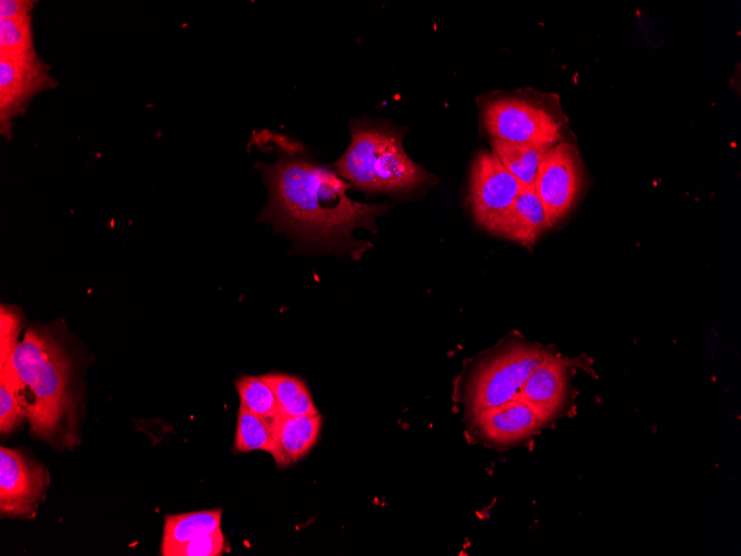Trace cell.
Wrapping results in <instances>:
<instances>
[{"label": "cell", "instance_id": "6da1fadb", "mask_svg": "<svg viewBox=\"0 0 741 556\" xmlns=\"http://www.w3.org/2000/svg\"><path fill=\"white\" fill-rule=\"evenodd\" d=\"M275 152L273 162H257L268 196L256 222L285 234L298 251L349 250L363 253L355 229L373 230L387 203L367 204L347 195L349 184L318 164L298 140L267 129L254 132L250 145Z\"/></svg>", "mask_w": 741, "mask_h": 556}, {"label": "cell", "instance_id": "7a4b0ae2", "mask_svg": "<svg viewBox=\"0 0 741 556\" xmlns=\"http://www.w3.org/2000/svg\"><path fill=\"white\" fill-rule=\"evenodd\" d=\"M11 364L32 432L50 438L71 425L69 361L48 332L29 327L18 342Z\"/></svg>", "mask_w": 741, "mask_h": 556}, {"label": "cell", "instance_id": "3957f363", "mask_svg": "<svg viewBox=\"0 0 741 556\" xmlns=\"http://www.w3.org/2000/svg\"><path fill=\"white\" fill-rule=\"evenodd\" d=\"M349 130V145L333 166L351 185L367 193L402 194L426 181V171L403 148L404 128L358 119Z\"/></svg>", "mask_w": 741, "mask_h": 556}, {"label": "cell", "instance_id": "277c9868", "mask_svg": "<svg viewBox=\"0 0 741 556\" xmlns=\"http://www.w3.org/2000/svg\"><path fill=\"white\" fill-rule=\"evenodd\" d=\"M487 132L496 139L551 148L561 138L556 119L545 109L515 98H504L484 110Z\"/></svg>", "mask_w": 741, "mask_h": 556}, {"label": "cell", "instance_id": "5b68a950", "mask_svg": "<svg viewBox=\"0 0 741 556\" xmlns=\"http://www.w3.org/2000/svg\"><path fill=\"white\" fill-rule=\"evenodd\" d=\"M521 188L494 152L480 151L471 166L468 195L478 225L494 233Z\"/></svg>", "mask_w": 741, "mask_h": 556}, {"label": "cell", "instance_id": "8992f818", "mask_svg": "<svg viewBox=\"0 0 741 556\" xmlns=\"http://www.w3.org/2000/svg\"><path fill=\"white\" fill-rule=\"evenodd\" d=\"M550 355L541 350L517 346L490 361L470 388L475 413L514 400L530 373Z\"/></svg>", "mask_w": 741, "mask_h": 556}, {"label": "cell", "instance_id": "52a82bcc", "mask_svg": "<svg viewBox=\"0 0 741 556\" xmlns=\"http://www.w3.org/2000/svg\"><path fill=\"white\" fill-rule=\"evenodd\" d=\"M58 81L39 55H0V133L10 139L14 121L24 114L30 101L53 89Z\"/></svg>", "mask_w": 741, "mask_h": 556}, {"label": "cell", "instance_id": "ba28073f", "mask_svg": "<svg viewBox=\"0 0 741 556\" xmlns=\"http://www.w3.org/2000/svg\"><path fill=\"white\" fill-rule=\"evenodd\" d=\"M534 186L545 210L547 228H551L569 212L581 186L580 162L571 144L556 143L547 150Z\"/></svg>", "mask_w": 741, "mask_h": 556}, {"label": "cell", "instance_id": "9c48e42d", "mask_svg": "<svg viewBox=\"0 0 741 556\" xmlns=\"http://www.w3.org/2000/svg\"><path fill=\"white\" fill-rule=\"evenodd\" d=\"M49 484L45 467L18 449L0 448V510L11 517L35 512Z\"/></svg>", "mask_w": 741, "mask_h": 556}, {"label": "cell", "instance_id": "30bf717a", "mask_svg": "<svg viewBox=\"0 0 741 556\" xmlns=\"http://www.w3.org/2000/svg\"><path fill=\"white\" fill-rule=\"evenodd\" d=\"M566 380L567 362L550 355L530 373L515 398L530 406L545 422L564 403Z\"/></svg>", "mask_w": 741, "mask_h": 556}, {"label": "cell", "instance_id": "8fae6325", "mask_svg": "<svg viewBox=\"0 0 741 556\" xmlns=\"http://www.w3.org/2000/svg\"><path fill=\"white\" fill-rule=\"evenodd\" d=\"M476 414L480 432L488 439L499 444L525 438L544 423L530 406L518 398Z\"/></svg>", "mask_w": 741, "mask_h": 556}, {"label": "cell", "instance_id": "7c38bea8", "mask_svg": "<svg viewBox=\"0 0 741 556\" xmlns=\"http://www.w3.org/2000/svg\"><path fill=\"white\" fill-rule=\"evenodd\" d=\"M545 229H547L545 210L531 184L522 185L493 234L530 246L536 243Z\"/></svg>", "mask_w": 741, "mask_h": 556}, {"label": "cell", "instance_id": "4fadbf2b", "mask_svg": "<svg viewBox=\"0 0 741 556\" xmlns=\"http://www.w3.org/2000/svg\"><path fill=\"white\" fill-rule=\"evenodd\" d=\"M323 417L284 416L275 426L276 454L274 459L278 465H288L305 456L316 444Z\"/></svg>", "mask_w": 741, "mask_h": 556}, {"label": "cell", "instance_id": "5bb4252c", "mask_svg": "<svg viewBox=\"0 0 741 556\" xmlns=\"http://www.w3.org/2000/svg\"><path fill=\"white\" fill-rule=\"evenodd\" d=\"M222 509L200 510L165 516L161 555L221 527Z\"/></svg>", "mask_w": 741, "mask_h": 556}, {"label": "cell", "instance_id": "9a60e30c", "mask_svg": "<svg viewBox=\"0 0 741 556\" xmlns=\"http://www.w3.org/2000/svg\"><path fill=\"white\" fill-rule=\"evenodd\" d=\"M261 376L273 390L282 415L313 416L318 414L312 395L301 378L284 373H267Z\"/></svg>", "mask_w": 741, "mask_h": 556}, {"label": "cell", "instance_id": "2e32d148", "mask_svg": "<svg viewBox=\"0 0 741 556\" xmlns=\"http://www.w3.org/2000/svg\"><path fill=\"white\" fill-rule=\"evenodd\" d=\"M493 152L505 168L511 172L522 185L535 182L537 170L548 146L519 144L493 138Z\"/></svg>", "mask_w": 741, "mask_h": 556}, {"label": "cell", "instance_id": "e0dca14e", "mask_svg": "<svg viewBox=\"0 0 741 556\" xmlns=\"http://www.w3.org/2000/svg\"><path fill=\"white\" fill-rule=\"evenodd\" d=\"M234 448L237 452L261 449L274 457L277 448L274 426L240 405Z\"/></svg>", "mask_w": 741, "mask_h": 556}, {"label": "cell", "instance_id": "ac0fdd59", "mask_svg": "<svg viewBox=\"0 0 741 556\" xmlns=\"http://www.w3.org/2000/svg\"><path fill=\"white\" fill-rule=\"evenodd\" d=\"M240 405L276 426L282 414L271 386L262 376L243 375L235 382Z\"/></svg>", "mask_w": 741, "mask_h": 556}, {"label": "cell", "instance_id": "d6986e66", "mask_svg": "<svg viewBox=\"0 0 741 556\" xmlns=\"http://www.w3.org/2000/svg\"><path fill=\"white\" fill-rule=\"evenodd\" d=\"M0 55H38L34 47L32 14L18 18H0Z\"/></svg>", "mask_w": 741, "mask_h": 556}, {"label": "cell", "instance_id": "ffe728a7", "mask_svg": "<svg viewBox=\"0 0 741 556\" xmlns=\"http://www.w3.org/2000/svg\"><path fill=\"white\" fill-rule=\"evenodd\" d=\"M27 414L19 395L11 361L0 365V429L2 434L17 427Z\"/></svg>", "mask_w": 741, "mask_h": 556}, {"label": "cell", "instance_id": "44dd1931", "mask_svg": "<svg viewBox=\"0 0 741 556\" xmlns=\"http://www.w3.org/2000/svg\"><path fill=\"white\" fill-rule=\"evenodd\" d=\"M226 540L220 527L171 549L166 556H217L224 552Z\"/></svg>", "mask_w": 741, "mask_h": 556}, {"label": "cell", "instance_id": "7402d4cb", "mask_svg": "<svg viewBox=\"0 0 741 556\" xmlns=\"http://www.w3.org/2000/svg\"><path fill=\"white\" fill-rule=\"evenodd\" d=\"M21 321L19 315L2 305L0 313V365L9 363L18 344Z\"/></svg>", "mask_w": 741, "mask_h": 556}, {"label": "cell", "instance_id": "603a6c76", "mask_svg": "<svg viewBox=\"0 0 741 556\" xmlns=\"http://www.w3.org/2000/svg\"><path fill=\"white\" fill-rule=\"evenodd\" d=\"M32 0H1L0 18H18L31 16L35 7Z\"/></svg>", "mask_w": 741, "mask_h": 556}]
</instances>
